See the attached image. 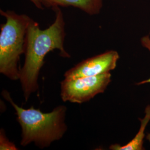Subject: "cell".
<instances>
[{"label":"cell","instance_id":"cell-1","mask_svg":"<svg viewBox=\"0 0 150 150\" xmlns=\"http://www.w3.org/2000/svg\"><path fill=\"white\" fill-rule=\"evenodd\" d=\"M55 13L54 23L45 30H41L39 23L33 19L27 28L25 45V59L20 70V79L23 96L27 102L32 93L38 89V79L44 59L48 52L59 50L60 56L70 58L64 48L65 22L59 7L52 8Z\"/></svg>","mask_w":150,"mask_h":150},{"label":"cell","instance_id":"cell-8","mask_svg":"<svg viewBox=\"0 0 150 150\" xmlns=\"http://www.w3.org/2000/svg\"><path fill=\"white\" fill-rule=\"evenodd\" d=\"M0 150H18L15 145L7 139L4 129H1L0 132Z\"/></svg>","mask_w":150,"mask_h":150},{"label":"cell","instance_id":"cell-4","mask_svg":"<svg viewBox=\"0 0 150 150\" xmlns=\"http://www.w3.org/2000/svg\"><path fill=\"white\" fill-rule=\"evenodd\" d=\"M111 81L110 72L74 79H64L61 82V97L64 102L81 104L103 93Z\"/></svg>","mask_w":150,"mask_h":150},{"label":"cell","instance_id":"cell-5","mask_svg":"<svg viewBox=\"0 0 150 150\" xmlns=\"http://www.w3.org/2000/svg\"><path fill=\"white\" fill-rule=\"evenodd\" d=\"M120 59L118 52L110 50L81 61L64 73V79L95 76L110 72L117 66Z\"/></svg>","mask_w":150,"mask_h":150},{"label":"cell","instance_id":"cell-6","mask_svg":"<svg viewBox=\"0 0 150 150\" xmlns=\"http://www.w3.org/2000/svg\"><path fill=\"white\" fill-rule=\"evenodd\" d=\"M43 7L72 6L90 15L98 14L102 7V0H39Z\"/></svg>","mask_w":150,"mask_h":150},{"label":"cell","instance_id":"cell-3","mask_svg":"<svg viewBox=\"0 0 150 150\" xmlns=\"http://www.w3.org/2000/svg\"><path fill=\"white\" fill-rule=\"evenodd\" d=\"M0 14L6 18L0 27V73L11 80H17L20 79L18 63L25 54L27 28L32 19L11 10H0Z\"/></svg>","mask_w":150,"mask_h":150},{"label":"cell","instance_id":"cell-10","mask_svg":"<svg viewBox=\"0 0 150 150\" xmlns=\"http://www.w3.org/2000/svg\"><path fill=\"white\" fill-rule=\"evenodd\" d=\"M29 1H30L32 4L38 8V9H40V10L44 9L43 6L41 5L39 0H29Z\"/></svg>","mask_w":150,"mask_h":150},{"label":"cell","instance_id":"cell-2","mask_svg":"<svg viewBox=\"0 0 150 150\" xmlns=\"http://www.w3.org/2000/svg\"><path fill=\"white\" fill-rule=\"evenodd\" d=\"M2 96L16 111L17 120L21 127L20 144L22 146L33 142L38 147L44 149L62 138L67 129L65 122L66 106L60 105L50 112L44 113L33 107L24 109L18 106L6 90L2 92Z\"/></svg>","mask_w":150,"mask_h":150},{"label":"cell","instance_id":"cell-9","mask_svg":"<svg viewBox=\"0 0 150 150\" xmlns=\"http://www.w3.org/2000/svg\"><path fill=\"white\" fill-rule=\"evenodd\" d=\"M141 45H142L143 47H144L146 49H147L149 50V51L150 52V38L149 36H144L143 38H141ZM150 83V78L146 80H144L142 81H141L139 83H136L137 85H144L145 83Z\"/></svg>","mask_w":150,"mask_h":150},{"label":"cell","instance_id":"cell-7","mask_svg":"<svg viewBox=\"0 0 150 150\" xmlns=\"http://www.w3.org/2000/svg\"><path fill=\"white\" fill-rule=\"evenodd\" d=\"M145 116L140 120L141 125L138 133L134 138L126 145L121 146L117 144L111 145L110 149L112 150H143V143L145 138V131L147 124L150 121V105H147L145 111Z\"/></svg>","mask_w":150,"mask_h":150},{"label":"cell","instance_id":"cell-11","mask_svg":"<svg viewBox=\"0 0 150 150\" xmlns=\"http://www.w3.org/2000/svg\"><path fill=\"white\" fill-rule=\"evenodd\" d=\"M146 139H147L150 143V134H148L147 135V136H146Z\"/></svg>","mask_w":150,"mask_h":150}]
</instances>
